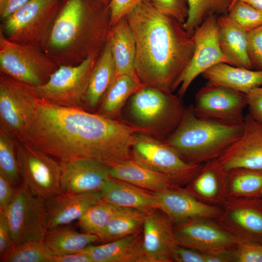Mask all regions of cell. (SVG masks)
Instances as JSON below:
<instances>
[{
  "label": "cell",
  "mask_w": 262,
  "mask_h": 262,
  "mask_svg": "<svg viewBox=\"0 0 262 262\" xmlns=\"http://www.w3.org/2000/svg\"><path fill=\"white\" fill-rule=\"evenodd\" d=\"M134 134L122 119L39 99L21 140L60 161L87 159L111 166L132 159Z\"/></svg>",
  "instance_id": "cell-1"
},
{
  "label": "cell",
  "mask_w": 262,
  "mask_h": 262,
  "mask_svg": "<svg viewBox=\"0 0 262 262\" xmlns=\"http://www.w3.org/2000/svg\"><path fill=\"white\" fill-rule=\"evenodd\" d=\"M126 16L135 39L137 77L145 86L173 92L193 57V36L150 0L139 4Z\"/></svg>",
  "instance_id": "cell-2"
},
{
  "label": "cell",
  "mask_w": 262,
  "mask_h": 262,
  "mask_svg": "<svg viewBox=\"0 0 262 262\" xmlns=\"http://www.w3.org/2000/svg\"><path fill=\"white\" fill-rule=\"evenodd\" d=\"M111 28L109 5L96 0H67L42 49L59 66L76 65L102 51Z\"/></svg>",
  "instance_id": "cell-3"
},
{
  "label": "cell",
  "mask_w": 262,
  "mask_h": 262,
  "mask_svg": "<svg viewBox=\"0 0 262 262\" xmlns=\"http://www.w3.org/2000/svg\"><path fill=\"white\" fill-rule=\"evenodd\" d=\"M243 125L198 117L190 105L178 127L164 141L186 162L203 164L218 159L233 144L242 134Z\"/></svg>",
  "instance_id": "cell-4"
},
{
  "label": "cell",
  "mask_w": 262,
  "mask_h": 262,
  "mask_svg": "<svg viewBox=\"0 0 262 262\" xmlns=\"http://www.w3.org/2000/svg\"><path fill=\"white\" fill-rule=\"evenodd\" d=\"M124 107L121 119L135 132L163 141L178 127L186 108L178 95L147 86L132 95Z\"/></svg>",
  "instance_id": "cell-5"
},
{
  "label": "cell",
  "mask_w": 262,
  "mask_h": 262,
  "mask_svg": "<svg viewBox=\"0 0 262 262\" xmlns=\"http://www.w3.org/2000/svg\"><path fill=\"white\" fill-rule=\"evenodd\" d=\"M58 67L41 48L12 41L0 30V73L35 87L46 83Z\"/></svg>",
  "instance_id": "cell-6"
},
{
  "label": "cell",
  "mask_w": 262,
  "mask_h": 262,
  "mask_svg": "<svg viewBox=\"0 0 262 262\" xmlns=\"http://www.w3.org/2000/svg\"><path fill=\"white\" fill-rule=\"evenodd\" d=\"M101 52L90 55L76 65L59 66L46 83L33 86L38 99L59 106L79 107L84 101L93 69Z\"/></svg>",
  "instance_id": "cell-7"
},
{
  "label": "cell",
  "mask_w": 262,
  "mask_h": 262,
  "mask_svg": "<svg viewBox=\"0 0 262 262\" xmlns=\"http://www.w3.org/2000/svg\"><path fill=\"white\" fill-rule=\"evenodd\" d=\"M131 152L135 163L169 176L181 187L189 183L204 164L188 163L164 141L140 133L134 134Z\"/></svg>",
  "instance_id": "cell-8"
},
{
  "label": "cell",
  "mask_w": 262,
  "mask_h": 262,
  "mask_svg": "<svg viewBox=\"0 0 262 262\" xmlns=\"http://www.w3.org/2000/svg\"><path fill=\"white\" fill-rule=\"evenodd\" d=\"M59 10V0H31L3 20L0 30L12 41L42 49Z\"/></svg>",
  "instance_id": "cell-9"
},
{
  "label": "cell",
  "mask_w": 262,
  "mask_h": 262,
  "mask_svg": "<svg viewBox=\"0 0 262 262\" xmlns=\"http://www.w3.org/2000/svg\"><path fill=\"white\" fill-rule=\"evenodd\" d=\"M15 244L27 241L43 242L48 230L46 201L33 194L25 185L18 188L15 197L4 209Z\"/></svg>",
  "instance_id": "cell-10"
},
{
  "label": "cell",
  "mask_w": 262,
  "mask_h": 262,
  "mask_svg": "<svg viewBox=\"0 0 262 262\" xmlns=\"http://www.w3.org/2000/svg\"><path fill=\"white\" fill-rule=\"evenodd\" d=\"M16 149L22 184L45 200L61 193L60 162L23 140L16 139Z\"/></svg>",
  "instance_id": "cell-11"
},
{
  "label": "cell",
  "mask_w": 262,
  "mask_h": 262,
  "mask_svg": "<svg viewBox=\"0 0 262 262\" xmlns=\"http://www.w3.org/2000/svg\"><path fill=\"white\" fill-rule=\"evenodd\" d=\"M38 101L33 86L0 73V128L22 139Z\"/></svg>",
  "instance_id": "cell-12"
},
{
  "label": "cell",
  "mask_w": 262,
  "mask_h": 262,
  "mask_svg": "<svg viewBox=\"0 0 262 262\" xmlns=\"http://www.w3.org/2000/svg\"><path fill=\"white\" fill-rule=\"evenodd\" d=\"M177 245L210 254H232L242 241L212 218H196L173 224Z\"/></svg>",
  "instance_id": "cell-13"
},
{
  "label": "cell",
  "mask_w": 262,
  "mask_h": 262,
  "mask_svg": "<svg viewBox=\"0 0 262 262\" xmlns=\"http://www.w3.org/2000/svg\"><path fill=\"white\" fill-rule=\"evenodd\" d=\"M193 37L195 48L193 57L178 82L177 95L180 98L198 75L217 64L227 63L219 44L217 16H211L206 19Z\"/></svg>",
  "instance_id": "cell-14"
},
{
  "label": "cell",
  "mask_w": 262,
  "mask_h": 262,
  "mask_svg": "<svg viewBox=\"0 0 262 262\" xmlns=\"http://www.w3.org/2000/svg\"><path fill=\"white\" fill-rule=\"evenodd\" d=\"M194 110L198 117L232 124H243L247 106L246 94L227 87L206 84L195 96Z\"/></svg>",
  "instance_id": "cell-15"
},
{
  "label": "cell",
  "mask_w": 262,
  "mask_h": 262,
  "mask_svg": "<svg viewBox=\"0 0 262 262\" xmlns=\"http://www.w3.org/2000/svg\"><path fill=\"white\" fill-rule=\"evenodd\" d=\"M217 222L242 241L262 244V199L229 196Z\"/></svg>",
  "instance_id": "cell-16"
},
{
  "label": "cell",
  "mask_w": 262,
  "mask_h": 262,
  "mask_svg": "<svg viewBox=\"0 0 262 262\" xmlns=\"http://www.w3.org/2000/svg\"><path fill=\"white\" fill-rule=\"evenodd\" d=\"M60 163L61 193L100 191L111 177L110 166L98 161L71 159L61 160Z\"/></svg>",
  "instance_id": "cell-17"
},
{
  "label": "cell",
  "mask_w": 262,
  "mask_h": 262,
  "mask_svg": "<svg viewBox=\"0 0 262 262\" xmlns=\"http://www.w3.org/2000/svg\"><path fill=\"white\" fill-rule=\"evenodd\" d=\"M217 159L227 170L237 167L262 169V123L246 115L242 134Z\"/></svg>",
  "instance_id": "cell-18"
},
{
  "label": "cell",
  "mask_w": 262,
  "mask_h": 262,
  "mask_svg": "<svg viewBox=\"0 0 262 262\" xmlns=\"http://www.w3.org/2000/svg\"><path fill=\"white\" fill-rule=\"evenodd\" d=\"M145 262H172L177 246L173 223L160 210L147 213L143 227Z\"/></svg>",
  "instance_id": "cell-19"
},
{
  "label": "cell",
  "mask_w": 262,
  "mask_h": 262,
  "mask_svg": "<svg viewBox=\"0 0 262 262\" xmlns=\"http://www.w3.org/2000/svg\"><path fill=\"white\" fill-rule=\"evenodd\" d=\"M154 193L159 200V210L165 213L173 224L196 218L216 219L222 213L221 206L201 202L181 187Z\"/></svg>",
  "instance_id": "cell-20"
},
{
  "label": "cell",
  "mask_w": 262,
  "mask_h": 262,
  "mask_svg": "<svg viewBox=\"0 0 262 262\" xmlns=\"http://www.w3.org/2000/svg\"><path fill=\"white\" fill-rule=\"evenodd\" d=\"M182 188L201 202L221 206L229 196L227 170L217 159L209 161Z\"/></svg>",
  "instance_id": "cell-21"
},
{
  "label": "cell",
  "mask_w": 262,
  "mask_h": 262,
  "mask_svg": "<svg viewBox=\"0 0 262 262\" xmlns=\"http://www.w3.org/2000/svg\"><path fill=\"white\" fill-rule=\"evenodd\" d=\"M48 230L78 220L91 206L103 201L100 191L61 193L47 199Z\"/></svg>",
  "instance_id": "cell-22"
},
{
  "label": "cell",
  "mask_w": 262,
  "mask_h": 262,
  "mask_svg": "<svg viewBox=\"0 0 262 262\" xmlns=\"http://www.w3.org/2000/svg\"><path fill=\"white\" fill-rule=\"evenodd\" d=\"M100 191L103 201L115 206L136 209L147 213L160 209L154 192L120 180L110 177Z\"/></svg>",
  "instance_id": "cell-23"
},
{
  "label": "cell",
  "mask_w": 262,
  "mask_h": 262,
  "mask_svg": "<svg viewBox=\"0 0 262 262\" xmlns=\"http://www.w3.org/2000/svg\"><path fill=\"white\" fill-rule=\"evenodd\" d=\"M143 229L101 245H89L83 250L93 262H145Z\"/></svg>",
  "instance_id": "cell-24"
},
{
  "label": "cell",
  "mask_w": 262,
  "mask_h": 262,
  "mask_svg": "<svg viewBox=\"0 0 262 262\" xmlns=\"http://www.w3.org/2000/svg\"><path fill=\"white\" fill-rule=\"evenodd\" d=\"M218 40L227 64L254 69L247 50V32L228 15L217 16Z\"/></svg>",
  "instance_id": "cell-25"
},
{
  "label": "cell",
  "mask_w": 262,
  "mask_h": 262,
  "mask_svg": "<svg viewBox=\"0 0 262 262\" xmlns=\"http://www.w3.org/2000/svg\"><path fill=\"white\" fill-rule=\"evenodd\" d=\"M206 84L221 86L247 94L252 89L262 86V70L250 69L217 64L202 74Z\"/></svg>",
  "instance_id": "cell-26"
},
{
  "label": "cell",
  "mask_w": 262,
  "mask_h": 262,
  "mask_svg": "<svg viewBox=\"0 0 262 262\" xmlns=\"http://www.w3.org/2000/svg\"><path fill=\"white\" fill-rule=\"evenodd\" d=\"M110 175L153 192L179 186L169 176L144 167L132 159L110 166Z\"/></svg>",
  "instance_id": "cell-27"
},
{
  "label": "cell",
  "mask_w": 262,
  "mask_h": 262,
  "mask_svg": "<svg viewBox=\"0 0 262 262\" xmlns=\"http://www.w3.org/2000/svg\"><path fill=\"white\" fill-rule=\"evenodd\" d=\"M108 42L115 62L116 75H137L134 69L135 39L126 16L111 26Z\"/></svg>",
  "instance_id": "cell-28"
},
{
  "label": "cell",
  "mask_w": 262,
  "mask_h": 262,
  "mask_svg": "<svg viewBox=\"0 0 262 262\" xmlns=\"http://www.w3.org/2000/svg\"><path fill=\"white\" fill-rule=\"evenodd\" d=\"M116 76L115 62L107 40L93 69L85 97L84 101L89 109L99 107Z\"/></svg>",
  "instance_id": "cell-29"
},
{
  "label": "cell",
  "mask_w": 262,
  "mask_h": 262,
  "mask_svg": "<svg viewBox=\"0 0 262 262\" xmlns=\"http://www.w3.org/2000/svg\"><path fill=\"white\" fill-rule=\"evenodd\" d=\"M100 239L96 235L80 233L66 226L47 231L43 243L53 256L77 253Z\"/></svg>",
  "instance_id": "cell-30"
},
{
  "label": "cell",
  "mask_w": 262,
  "mask_h": 262,
  "mask_svg": "<svg viewBox=\"0 0 262 262\" xmlns=\"http://www.w3.org/2000/svg\"><path fill=\"white\" fill-rule=\"evenodd\" d=\"M145 86L137 75L117 76L97 113L111 118L121 119L122 110L128 100Z\"/></svg>",
  "instance_id": "cell-31"
},
{
  "label": "cell",
  "mask_w": 262,
  "mask_h": 262,
  "mask_svg": "<svg viewBox=\"0 0 262 262\" xmlns=\"http://www.w3.org/2000/svg\"><path fill=\"white\" fill-rule=\"evenodd\" d=\"M147 213L136 209L118 207L108 221L101 241L110 242L142 229Z\"/></svg>",
  "instance_id": "cell-32"
},
{
  "label": "cell",
  "mask_w": 262,
  "mask_h": 262,
  "mask_svg": "<svg viewBox=\"0 0 262 262\" xmlns=\"http://www.w3.org/2000/svg\"><path fill=\"white\" fill-rule=\"evenodd\" d=\"M229 196L233 197H262V169L237 167L227 170Z\"/></svg>",
  "instance_id": "cell-33"
},
{
  "label": "cell",
  "mask_w": 262,
  "mask_h": 262,
  "mask_svg": "<svg viewBox=\"0 0 262 262\" xmlns=\"http://www.w3.org/2000/svg\"><path fill=\"white\" fill-rule=\"evenodd\" d=\"M233 0H188L189 13L184 29L191 36L211 16L228 15Z\"/></svg>",
  "instance_id": "cell-34"
},
{
  "label": "cell",
  "mask_w": 262,
  "mask_h": 262,
  "mask_svg": "<svg viewBox=\"0 0 262 262\" xmlns=\"http://www.w3.org/2000/svg\"><path fill=\"white\" fill-rule=\"evenodd\" d=\"M117 207L103 200L96 203L78 220V226L84 232L96 235L101 241L108 221Z\"/></svg>",
  "instance_id": "cell-35"
},
{
  "label": "cell",
  "mask_w": 262,
  "mask_h": 262,
  "mask_svg": "<svg viewBox=\"0 0 262 262\" xmlns=\"http://www.w3.org/2000/svg\"><path fill=\"white\" fill-rule=\"evenodd\" d=\"M0 128V172L16 187L22 184L18 163L16 140Z\"/></svg>",
  "instance_id": "cell-36"
},
{
  "label": "cell",
  "mask_w": 262,
  "mask_h": 262,
  "mask_svg": "<svg viewBox=\"0 0 262 262\" xmlns=\"http://www.w3.org/2000/svg\"><path fill=\"white\" fill-rule=\"evenodd\" d=\"M53 256L43 242L31 241L15 244L2 262H52Z\"/></svg>",
  "instance_id": "cell-37"
},
{
  "label": "cell",
  "mask_w": 262,
  "mask_h": 262,
  "mask_svg": "<svg viewBox=\"0 0 262 262\" xmlns=\"http://www.w3.org/2000/svg\"><path fill=\"white\" fill-rule=\"evenodd\" d=\"M228 15L246 32L262 25V11L239 0L230 9Z\"/></svg>",
  "instance_id": "cell-38"
},
{
  "label": "cell",
  "mask_w": 262,
  "mask_h": 262,
  "mask_svg": "<svg viewBox=\"0 0 262 262\" xmlns=\"http://www.w3.org/2000/svg\"><path fill=\"white\" fill-rule=\"evenodd\" d=\"M151 4L163 14L175 19L183 25L188 16V0H150Z\"/></svg>",
  "instance_id": "cell-39"
},
{
  "label": "cell",
  "mask_w": 262,
  "mask_h": 262,
  "mask_svg": "<svg viewBox=\"0 0 262 262\" xmlns=\"http://www.w3.org/2000/svg\"><path fill=\"white\" fill-rule=\"evenodd\" d=\"M248 54L255 70H262V25L247 32Z\"/></svg>",
  "instance_id": "cell-40"
},
{
  "label": "cell",
  "mask_w": 262,
  "mask_h": 262,
  "mask_svg": "<svg viewBox=\"0 0 262 262\" xmlns=\"http://www.w3.org/2000/svg\"><path fill=\"white\" fill-rule=\"evenodd\" d=\"M233 256L236 262H262V244L242 241Z\"/></svg>",
  "instance_id": "cell-41"
},
{
  "label": "cell",
  "mask_w": 262,
  "mask_h": 262,
  "mask_svg": "<svg viewBox=\"0 0 262 262\" xmlns=\"http://www.w3.org/2000/svg\"><path fill=\"white\" fill-rule=\"evenodd\" d=\"M150 0H112L109 4L111 26L126 16L137 5Z\"/></svg>",
  "instance_id": "cell-42"
},
{
  "label": "cell",
  "mask_w": 262,
  "mask_h": 262,
  "mask_svg": "<svg viewBox=\"0 0 262 262\" xmlns=\"http://www.w3.org/2000/svg\"><path fill=\"white\" fill-rule=\"evenodd\" d=\"M3 210H0V260L10 252L14 246Z\"/></svg>",
  "instance_id": "cell-43"
},
{
  "label": "cell",
  "mask_w": 262,
  "mask_h": 262,
  "mask_svg": "<svg viewBox=\"0 0 262 262\" xmlns=\"http://www.w3.org/2000/svg\"><path fill=\"white\" fill-rule=\"evenodd\" d=\"M246 95L248 114L255 120L262 123V86L252 89Z\"/></svg>",
  "instance_id": "cell-44"
},
{
  "label": "cell",
  "mask_w": 262,
  "mask_h": 262,
  "mask_svg": "<svg viewBox=\"0 0 262 262\" xmlns=\"http://www.w3.org/2000/svg\"><path fill=\"white\" fill-rule=\"evenodd\" d=\"M175 262H207V254L177 245L173 256Z\"/></svg>",
  "instance_id": "cell-45"
},
{
  "label": "cell",
  "mask_w": 262,
  "mask_h": 262,
  "mask_svg": "<svg viewBox=\"0 0 262 262\" xmlns=\"http://www.w3.org/2000/svg\"><path fill=\"white\" fill-rule=\"evenodd\" d=\"M17 189L0 172V209H4L10 204L15 197Z\"/></svg>",
  "instance_id": "cell-46"
},
{
  "label": "cell",
  "mask_w": 262,
  "mask_h": 262,
  "mask_svg": "<svg viewBox=\"0 0 262 262\" xmlns=\"http://www.w3.org/2000/svg\"><path fill=\"white\" fill-rule=\"evenodd\" d=\"M31 0H4L0 3V15L4 20Z\"/></svg>",
  "instance_id": "cell-47"
},
{
  "label": "cell",
  "mask_w": 262,
  "mask_h": 262,
  "mask_svg": "<svg viewBox=\"0 0 262 262\" xmlns=\"http://www.w3.org/2000/svg\"><path fill=\"white\" fill-rule=\"evenodd\" d=\"M52 262H93V261L89 255L83 250L77 253L53 256Z\"/></svg>",
  "instance_id": "cell-48"
},
{
  "label": "cell",
  "mask_w": 262,
  "mask_h": 262,
  "mask_svg": "<svg viewBox=\"0 0 262 262\" xmlns=\"http://www.w3.org/2000/svg\"><path fill=\"white\" fill-rule=\"evenodd\" d=\"M245 2L253 7L262 11V0H239Z\"/></svg>",
  "instance_id": "cell-49"
},
{
  "label": "cell",
  "mask_w": 262,
  "mask_h": 262,
  "mask_svg": "<svg viewBox=\"0 0 262 262\" xmlns=\"http://www.w3.org/2000/svg\"><path fill=\"white\" fill-rule=\"evenodd\" d=\"M96 0L105 5H109L112 0Z\"/></svg>",
  "instance_id": "cell-50"
},
{
  "label": "cell",
  "mask_w": 262,
  "mask_h": 262,
  "mask_svg": "<svg viewBox=\"0 0 262 262\" xmlns=\"http://www.w3.org/2000/svg\"><path fill=\"white\" fill-rule=\"evenodd\" d=\"M237 1V0H233V1L232 2V3L231 4V6L230 8V9L232 7V6L235 4V3ZM230 10V9H229Z\"/></svg>",
  "instance_id": "cell-51"
},
{
  "label": "cell",
  "mask_w": 262,
  "mask_h": 262,
  "mask_svg": "<svg viewBox=\"0 0 262 262\" xmlns=\"http://www.w3.org/2000/svg\"><path fill=\"white\" fill-rule=\"evenodd\" d=\"M4 0H0V3L2 2Z\"/></svg>",
  "instance_id": "cell-52"
},
{
  "label": "cell",
  "mask_w": 262,
  "mask_h": 262,
  "mask_svg": "<svg viewBox=\"0 0 262 262\" xmlns=\"http://www.w3.org/2000/svg\"><path fill=\"white\" fill-rule=\"evenodd\" d=\"M260 198L262 199V197L261 198Z\"/></svg>",
  "instance_id": "cell-53"
}]
</instances>
